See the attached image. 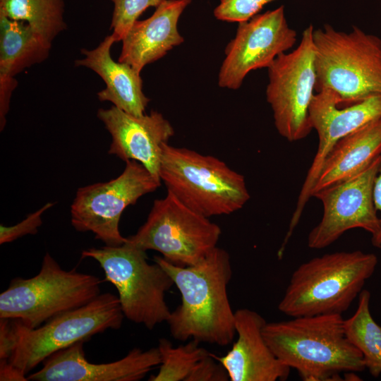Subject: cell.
<instances>
[{
	"instance_id": "1",
	"label": "cell",
	"mask_w": 381,
	"mask_h": 381,
	"mask_svg": "<svg viewBox=\"0 0 381 381\" xmlns=\"http://www.w3.org/2000/svg\"><path fill=\"white\" fill-rule=\"evenodd\" d=\"M181 293V303L171 312L167 322L176 340L194 339L225 346L236 334L235 312L227 295L232 276L229 253L216 247L198 263L174 265L155 256Z\"/></svg>"
},
{
	"instance_id": "2",
	"label": "cell",
	"mask_w": 381,
	"mask_h": 381,
	"mask_svg": "<svg viewBox=\"0 0 381 381\" xmlns=\"http://www.w3.org/2000/svg\"><path fill=\"white\" fill-rule=\"evenodd\" d=\"M341 314L267 322L263 337L277 358L306 381L342 380L340 373L365 368L362 353L346 337Z\"/></svg>"
},
{
	"instance_id": "3",
	"label": "cell",
	"mask_w": 381,
	"mask_h": 381,
	"mask_svg": "<svg viewBox=\"0 0 381 381\" xmlns=\"http://www.w3.org/2000/svg\"><path fill=\"white\" fill-rule=\"evenodd\" d=\"M123 318L119 297L105 293L36 328L18 320L0 318V360L25 375L61 349L107 329H119Z\"/></svg>"
},
{
	"instance_id": "4",
	"label": "cell",
	"mask_w": 381,
	"mask_h": 381,
	"mask_svg": "<svg viewBox=\"0 0 381 381\" xmlns=\"http://www.w3.org/2000/svg\"><path fill=\"white\" fill-rule=\"evenodd\" d=\"M378 260L361 250L326 253L293 272L278 309L292 318L342 314L359 296Z\"/></svg>"
},
{
	"instance_id": "5",
	"label": "cell",
	"mask_w": 381,
	"mask_h": 381,
	"mask_svg": "<svg viewBox=\"0 0 381 381\" xmlns=\"http://www.w3.org/2000/svg\"><path fill=\"white\" fill-rule=\"evenodd\" d=\"M315 91H332L341 107L381 95V39L353 26L349 32L325 24L313 30Z\"/></svg>"
},
{
	"instance_id": "6",
	"label": "cell",
	"mask_w": 381,
	"mask_h": 381,
	"mask_svg": "<svg viewBox=\"0 0 381 381\" xmlns=\"http://www.w3.org/2000/svg\"><path fill=\"white\" fill-rule=\"evenodd\" d=\"M159 178L167 191L208 218L235 212L250 199L244 176L224 162L169 143L162 149Z\"/></svg>"
},
{
	"instance_id": "7",
	"label": "cell",
	"mask_w": 381,
	"mask_h": 381,
	"mask_svg": "<svg viewBox=\"0 0 381 381\" xmlns=\"http://www.w3.org/2000/svg\"><path fill=\"white\" fill-rule=\"evenodd\" d=\"M101 280L75 270H63L47 253L37 274L16 277L0 294V318L15 319L36 328L83 306L100 294Z\"/></svg>"
},
{
	"instance_id": "8",
	"label": "cell",
	"mask_w": 381,
	"mask_h": 381,
	"mask_svg": "<svg viewBox=\"0 0 381 381\" xmlns=\"http://www.w3.org/2000/svg\"><path fill=\"white\" fill-rule=\"evenodd\" d=\"M81 256L99 264L105 281L118 291L124 317L150 330L167 321L171 311L165 294L174 284L159 265L147 262L146 251L126 241L117 246L90 248L83 250Z\"/></svg>"
},
{
	"instance_id": "9",
	"label": "cell",
	"mask_w": 381,
	"mask_h": 381,
	"mask_svg": "<svg viewBox=\"0 0 381 381\" xmlns=\"http://www.w3.org/2000/svg\"><path fill=\"white\" fill-rule=\"evenodd\" d=\"M221 234L219 225L167 191L154 201L145 222L126 243L145 251L156 250L174 265L190 266L217 246Z\"/></svg>"
},
{
	"instance_id": "10",
	"label": "cell",
	"mask_w": 381,
	"mask_h": 381,
	"mask_svg": "<svg viewBox=\"0 0 381 381\" xmlns=\"http://www.w3.org/2000/svg\"><path fill=\"white\" fill-rule=\"evenodd\" d=\"M313 30L308 25L298 46L279 55L267 68V101L277 131L289 142L305 138L313 129L308 111L317 81Z\"/></svg>"
},
{
	"instance_id": "11",
	"label": "cell",
	"mask_w": 381,
	"mask_h": 381,
	"mask_svg": "<svg viewBox=\"0 0 381 381\" xmlns=\"http://www.w3.org/2000/svg\"><path fill=\"white\" fill-rule=\"evenodd\" d=\"M160 186L141 163L128 160L118 177L78 189L71 206V224L78 231L93 233L106 246H121L127 240L119 228L123 210Z\"/></svg>"
},
{
	"instance_id": "12",
	"label": "cell",
	"mask_w": 381,
	"mask_h": 381,
	"mask_svg": "<svg viewBox=\"0 0 381 381\" xmlns=\"http://www.w3.org/2000/svg\"><path fill=\"white\" fill-rule=\"evenodd\" d=\"M381 165V155L354 176L313 195L321 201L323 214L310 231L308 246L322 249L352 229H362L373 236L381 226L373 200V187Z\"/></svg>"
},
{
	"instance_id": "13",
	"label": "cell",
	"mask_w": 381,
	"mask_h": 381,
	"mask_svg": "<svg viewBox=\"0 0 381 381\" xmlns=\"http://www.w3.org/2000/svg\"><path fill=\"white\" fill-rule=\"evenodd\" d=\"M297 40L284 6L258 13L238 23L235 37L228 43L218 74L220 87L238 89L252 71L268 68L281 54L292 48Z\"/></svg>"
},
{
	"instance_id": "14",
	"label": "cell",
	"mask_w": 381,
	"mask_h": 381,
	"mask_svg": "<svg viewBox=\"0 0 381 381\" xmlns=\"http://www.w3.org/2000/svg\"><path fill=\"white\" fill-rule=\"evenodd\" d=\"M308 114L311 126L318 133V147L298 195L287 231L289 236L311 197V190L329 150L342 138L381 118V95H372L341 108L337 95L328 89H323L314 95Z\"/></svg>"
},
{
	"instance_id": "15",
	"label": "cell",
	"mask_w": 381,
	"mask_h": 381,
	"mask_svg": "<svg viewBox=\"0 0 381 381\" xmlns=\"http://www.w3.org/2000/svg\"><path fill=\"white\" fill-rule=\"evenodd\" d=\"M85 341L61 349L43 362V367L28 376L33 381H139L160 365L157 347L131 349L123 358L107 363H92L85 358Z\"/></svg>"
},
{
	"instance_id": "16",
	"label": "cell",
	"mask_w": 381,
	"mask_h": 381,
	"mask_svg": "<svg viewBox=\"0 0 381 381\" xmlns=\"http://www.w3.org/2000/svg\"><path fill=\"white\" fill-rule=\"evenodd\" d=\"M97 116L111 136L109 154L124 162L135 160L141 163L161 181L162 149L174 135L169 121L157 111L138 116L114 105L109 109H98Z\"/></svg>"
},
{
	"instance_id": "17",
	"label": "cell",
	"mask_w": 381,
	"mask_h": 381,
	"mask_svg": "<svg viewBox=\"0 0 381 381\" xmlns=\"http://www.w3.org/2000/svg\"><path fill=\"white\" fill-rule=\"evenodd\" d=\"M266 323L255 310L235 311L236 341L226 355L211 354L224 367L231 381H277L289 377L291 368L277 358L263 337Z\"/></svg>"
},
{
	"instance_id": "18",
	"label": "cell",
	"mask_w": 381,
	"mask_h": 381,
	"mask_svg": "<svg viewBox=\"0 0 381 381\" xmlns=\"http://www.w3.org/2000/svg\"><path fill=\"white\" fill-rule=\"evenodd\" d=\"M191 0H163L148 18L137 20L122 42L118 61L140 73L148 64L163 57L183 42L179 32V19Z\"/></svg>"
},
{
	"instance_id": "19",
	"label": "cell",
	"mask_w": 381,
	"mask_h": 381,
	"mask_svg": "<svg viewBox=\"0 0 381 381\" xmlns=\"http://www.w3.org/2000/svg\"><path fill=\"white\" fill-rule=\"evenodd\" d=\"M116 42L111 34L95 49H81L84 57L75 61L76 66L88 68L98 74L106 87L97 93L100 101H108L116 107L134 116H143L150 102L143 91L140 73L130 65L115 61L111 48Z\"/></svg>"
},
{
	"instance_id": "20",
	"label": "cell",
	"mask_w": 381,
	"mask_h": 381,
	"mask_svg": "<svg viewBox=\"0 0 381 381\" xmlns=\"http://www.w3.org/2000/svg\"><path fill=\"white\" fill-rule=\"evenodd\" d=\"M381 155V118L337 141L329 150L311 190L313 195L358 174Z\"/></svg>"
},
{
	"instance_id": "21",
	"label": "cell",
	"mask_w": 381,
	"mask_h": 381,
	"mask_svg": "<svg viewBox=\"0 0 381 381\" xmlns=\"http://www.w3.org/2000/svg\"><path fill=\"white\" fill-rule=\"evenodd\" d=\"M52 43L28 23L0 15V77L15 78L45 61Z\"/></svg>"
},
{
	"instance_id": "22",
	"label": "cell",
	"mask_w": 381,
	"mask_h": 381,
	"mask_svg": "<svg viewBox=\"0 0 381 381\" xmlns=\"http://www.w3.org/2000/svg\"><path fill=\"white\" fill-rule=\"evenodd\" d=\"M354 314L344 320V329L349 341L362 353L365 368L371 375L381 374V326L370 311V294L362 290Z\"/></svg>"
},
{
	"instance_id": "23",
	"label": "cell",
	"mask_w": 381,
	"mask_h": 381,
	"mask_svg": "<svg viewBox=\"0 0 381 381\" xmlns=\"http://www.w3.org/2000/svg\"><path fill=\"white\" fill-rule=\"evenodd\" d=\"M64 0H0V15L28 23L46 40L66 29Z\"/></svg>"
},
{
	"instance_id": "24",
	"label": "cell",
	"mask_w": 381,
	"mask_h": 381,
	"mask_svg": "<svg viewBox=\"0 0 381 381\" xmlns=\"http://www.w3.org/2000/svg\"><path fill=\"white\" fill-rule=\"evenodd\" d=\"M198 341L190 339L177 347L165 339H159L158 349L161 363L157 375L150 381H186L196 363L210 353L200 346Z\"/></svg>"
},
{
	"instance_id": "25",
	"label": "cell",
	"mask_w": 381,
	"mask_h": 381,
	"mask_svg": "<svg viewBox=\"0 0 381 381\" xmlns=\"http://www.w3.org/2000/svg\"><path fill=\"white\" fill-rule=\"evenodd\" d=\"M114 11L110 28L116 42L121 41L133 24L149 7H157L163 0H110Z\"/></svg>"
},
{
	"instance_id": "26",
	"label": "cell",
	"mask_w": 381,
	"mask_h": 381,
	"mask_svg": "<svg viewBox=\"0 0 381 381\" xmlns=\"http://www.w3.org/2000/svg\"><path fill=\"white\" fill-rule=\"evenodd\" d=\"M274 0H219L214 10L219 20L241 23L257 15L264 6Z\"/></svg>"
},
{
	"instance_id": "27",
	"label": "cell",
	"mask_w": 381,
	"mask_h": 381,
	"mask_svg": "<svg viewBox=\"0 0 381 381\" xmlns=\"http://www.w3.org/2000/svg\"><path fill=\"white\" fill-rule=\"evenodd\" d=\"M54 205L47 202L36 212L30 214L25 219L13 226H0V244L10 243L27 234H35L42 225V215Z\"/></svg>"
},
{
	"instance_id": "28",
	"label": "cell",
	"mask_w": 381,
	"mask_h": 381,
	"mask_svg": "<svg viewBox=\"0 0 381 381\" xmlns=\"http://www.w3.org/2000/svg\"><path fill=\"white\" fill-rule=\"evenodd\" d=\"M211 353L199 361L193 367L186 381H226L229 375L224 367Z\"/></svg>"
},
{
	"instance_id": "29",
	"label": "cell",
	"mask_w": 381,
	"mask_h": 381,
	"mask_svg": "<svg viewBox=\"0 0 381 381\" xmlns=\"http://www.w3.org/2000/svg\"><path fill=\"white\" fill-rule=\"evenodd\" d=\"M373 200L377 211L381 212V165L374 183ZM371 243L375 248L381 249V226L378 232L372 236Z\"/></svg>"
},
{
	"instance_id": "30",
	"label": "cell",
	"mask_w": 381,
	"mask_h": 381,
	"mask_svg": "<svg viewBox=\"0 0 381 381\" xmlns=\"http://www.w3.org/2000/svg\"><path fill=\"white\" fill-rule=\"evenodd\" d=\"M0 380L1 381H25L28 377L11 365L6 360H0Z\"/></svg>"
}]
</instances>
